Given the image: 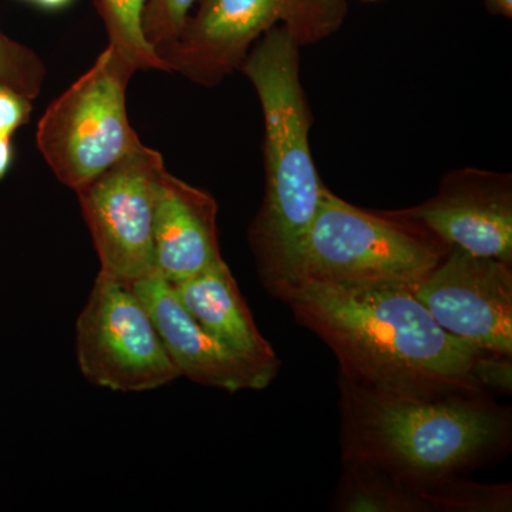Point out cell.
<instances>
[{"instance_id":"1","label":"cell","mask_w":512,"mask_h":512,"mask_svg":"<svg viewBox=\"0 0 512 512\" xmlns=\"http://www.w3.org/2000/svg\"><path fill=\"white\" fill-rule=\"evenodd\" d=\"M269 292L332 349L350 382L397 396L484 394L476 365L488 352L441 328L413 292L306 278Z\"/></svg>"},{"instance_id":"2","label":"cell","mask_w":512,"mask_h":512,"mask_svg":"<svg viewBox=\"0 0 512 512\" xmlns=\"http://www.w3.org/2000/svg\"><path fill=\"white\" fill-rule=\"evenodd\" d=\"M301 49L288 29L276 26L256 40L239 67L264 114L265 197L249 242L268 291L298 274L325 187L309 143L312 113L303 92Z\"/></svg>"},{"instance_id":"3","label":"cell","mask_w":512,"mask_h":512,"mask_svg":"<svg viewBox=\"0 0 512 512\" xmlns=\"http://www.w3.org/2000/svg\"><path fill=\"white\" fill-rule=\"evenodd\" d=\"M343 463L407 484L456 476L508 440L510 416L478 396L410 397L339 376Z\"/></svg>"},{"instance_id":"4","label":"cell","mask_w":512,"mask_h":512,"mask_svg":"<svg viewBox=\"0 0 512 512\" xmlns=\"http://www.w3.org/2000/svg\"><path fill=\"white\" fill-rule=\"evenodd\" d=\"M448 249L420 225L355 207L325 185L293 279L413 292Z\"/></svg>"},{"instance_id":"5","label":"cell","mask_w":512,"mask_h":512,"mask_svg":"<svg viewBox=\"0 0 512 512\" xmlns=\"http://www.w3.org/2000/svg\"><path fill=\"white\" fill-rule=\"evenodd\" d=\"M137 70L111 46L52 101L36 144L57 180L79 191L144 146L128 121L126 93Z\"/></svg>"},{"instance_id":"6","label":"cell","mask_w":512,"mask_h":512,"mask_svg":"<svg viewBox=\"0 0 512 512\" xmlns=\"http://www.w3.org/2000/svg\"><path fill=\"white\" fill-rule=\"evenodd\" d=\"M183 32L161 53L168 70L200 86H218L237 72L259 37L284 26L299 46L338 32L348 0H198Z\"/></svg>"},{"instance_id":"7","label":"cell","mask_w":512,"mask_h":512,"mask_svg":"<svg viewBox=\"0 0 512 512\" xmlns=\"http://www.w3.org/2000/svg\"><path fill=\"white\" fill-rule=\"evenodd\" d=\"M76 355L83 376L113 392H150L181 377L146 305L104 272L77 319Z\"/></svg>"},{"instance_id":"8","label":"cell","mask_w":512,"mask_h":512,"mask_svg":"<svg viewBox=\"0 0 512 512\" xmlns=\"http://www.w3.org/2000/svg\"><path fill=\"white\" fill-rule=\"evenodd\" d=\"M164 158L143 146L77 192L100 272L133 284L153 274L154 207Z\"/></svg>"},{"instance_id":"9","label":"cell","mask_w":512,"mask_h":512,"mask_svg":"<svg viewBox=\"0 0 512 512\" xmlns=\"http://www.w3.org/2000/svg\"><path fill=\"white\" fill-rule=\"evenodd\" d=\"M413 295L451 335L511 357L512 264L451 247Z\"/></svg>"},{"instance_id":"10","label":"cell","mask_w":512,"mask_h":512,"mask_svg":"<svg viewBox=\"0 0 512 512\" xmlns=\"http://www.w3.org/2000/svg\"><path fill=\"white\" fill-rule=\"evenodd\" d=\"M394 215L420 225L448 248L512 264V177L481 168L450 171L433 197Z\"/></svg>"},{"instance_id":"11","label":"cell","mask_w":512,"mask_h":512,"mask_svg":"<svg viewBox=\"0 0 512 512\" xmlns=\"http://www.w3.org/2000/svg\"><path fill=\"white\" fill-rule=\"evenodd\" d=\"M130 285L150 312L181 376L235 393L265 389L278 375L238 355L210 335L181 305L173 285L156 271Z\"/></svg>"},{"instance_id":"12","label":"cell","mask_w":512,"mask_h":512,"mask_svg":"<svg viewBox=\"0 0 512 512\" xmlns=\"http://www.w3.org/2000/svg\"><path fill=\"white\" fill-rule=\"evenodd\" d=\"M217 201L163 168L154 207V269L170 284L200 274L222 258Z\"/></svg>"},{"instance_id":"13","label":"cell","mask_w":512,"mask_h":512,"mask_svg":"<svg viewBox=\"0 0 512 512\" xmlns=\"http://www.w3.org/2000/svg\"><path fill=\"white\" fill-rule=\"evenodd\" d=\"M171 285L192 318L222 345L256 365L278 372V357L271 343L256 328L247 302L224 259L200 274Z\"/></svg>"},{"instance_id":"14","label":"cell","mask_w":512,"mask_h":512,"mask_svg":"<svg viewBox=\"0 0 512 512\" xmlns=\"http://www.w3.org/2000/svg\"><path fill=\"white\" fill-rule=\"evenodd\" d=\"M345 464L338 493L342 511H426L412 484L380 471Z\"/></svg>"},{"instance_id":"15","label":"cell","mask_w":512,"mask_h":512,"mask_svg":"<svg viewBox=\"0 0 512 512\" xmlns=\"http://www.w3.org/2000/svg\"><path fill=\"white\" fill-rule=\"evenodd\" d=\"M147 0H94L107 36L109 46L116 49L136 70H160L170 73L167 64L148 45L141 28Z\"/></svg>"},{"instance_id":"16","label":"cell","mask_w":512,"mask_h":512,"mask_svg":"<svg viewBox=\"0 0 512 512\" xmlns=\"http://www.w3.org/2000/svg\"><path fill=\"white\" fill-rule=\"evenodd\" d=\"M413 488L426 511H505L511 507L510 485L488 487L448 476Z\"/></svg>"},{"instance_id":"17","label":"cell","mask_w":512,"mask_h":512,"mask_svg":"<svg viewBox=\"0 0 512 512\" xmlns=\"http://www.w3.org/2000/svg\"><path fill=\"white\" fill-rule=\"evenodd\" d=\"M45 79L46 66L37 53L0 32V84L35 100Z\"/></svg>"},{"instance_id":"18","label":"cell","mask_w":512,"mask_h":512,"mask_svg":"<svg viewBox=\"0 0 512 512\" xmlns=\"http://www.w3.org/2000/svg\"><path fill=\"white\" fill-rule=\"evenodd\" d=\"M198 0H147L141 28L158 56L177 42Z\"/></svg>"},{"instance_id":"19","label":"cell","mask_w":512,"mask_h":512,"mask_svg":"<svg viewBox=\"0 0 512 512\" xmlns=\"http://www.w3.org/2000/svg\"><path fill=\"white\" fill-rule=\"evenodd\" d=\"M32 100L0 84V137H13L20 127L29 123Z\"/></svg>"},{"instance_id":"20","label":"cell","mask_w":512,"mask_h":512,"mask_svg":"<svg viewBox=\"0 0 512 512\" xmlns=\"http://www.w3.org/2000/svg\"><path fill=\"white\" fill-rule=\"evenodd\" d=\"M15 161V147L12 138L0 137V183L5 180Z\"/></svg>"},{"instance_id":"21","label":"cell","mask_w":512,"mask_h":512,"mask_svg":"<svg viewBox=\"0 0 512 512\" xmlns=\"http://www.w3.org/2000/svg\"><path fill=\"white\" fill-rule=\"evenodd\" d=\"M487 8L494 15L504 16V18H512V0H484Z\"/></svg>"},{"instance_id":"22","label":"cell","mask_w":512,"mask_h":512,"mask_svg":"<svg viewBox=\"0 0 512 512\" xmlns=\"http://www.w3.org/2000/svg\"><path fill=\"white\" fill-rule=\"evenodd\" d=\"M74 0H32V3H35L36 6L45 10H62L67 8V6L72 5Z\"/></svg>"},{"instance_id":"23","label":"cell","mask_w":512,"mask_h":512,"mask_svg":"<svg viewBox=\"0 0 512 512\" xmlns=\"http://www.w3.org/2000/svg\"><path fill=\"white\" fill-rule=\"evenodd\" d=\"M362 2H380V0H362Z\"/></svg>"},{"instance_id":"24","label":"cell","mask_w":512,"mask_h":512,"mask_svg":"<svg viewBox=\"0 0 512 512\" xmlns=\"http://www.w3.org/2000/svg\"><path fill=\"white\" fill-rule=\"evenodd\" d=\"M26 2H30V3H32V0H26Z\"/></svg>"}]
</instances>
